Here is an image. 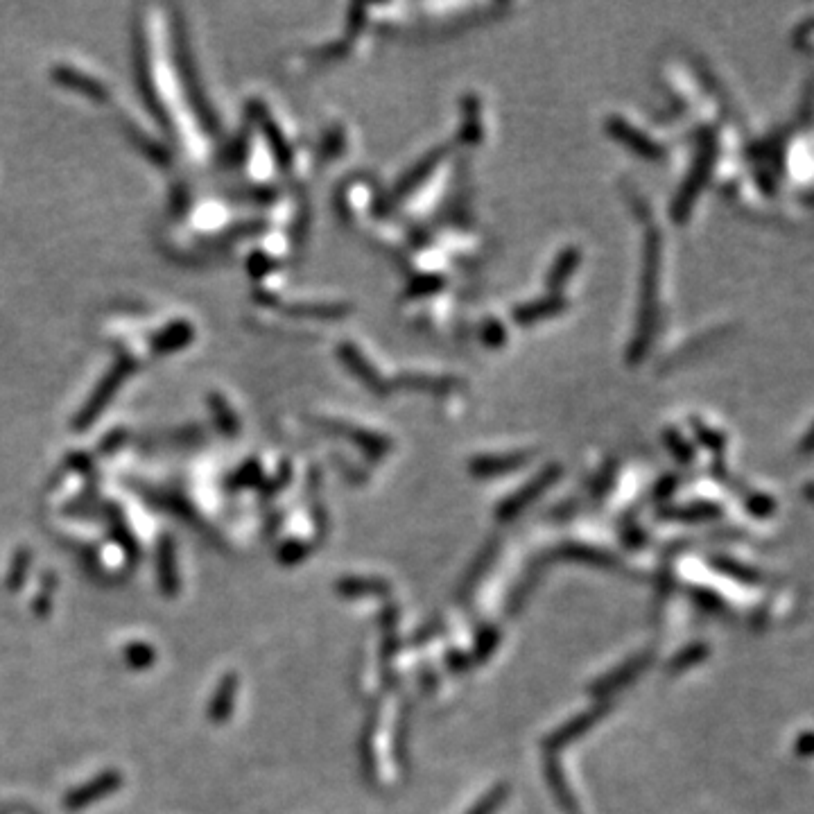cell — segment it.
Returning <instances> with one entry per match:
<instances>
[{
    "label": "cell",
    "instance_id": "cell-1",
    "mask_svg": "<svg viewBox=\"0 0 814 814\" xmlns=\"http://www.w3.org/2000/svg\"><path fill=\"white\" fill-rule=\"evenodd\" d=\"M609 129L613 136H618L620 141H625L631 150H636L638 154H643V157H661V147H658L652 138L645 136L643 132H638V129L629 127L625 120L622 118H611L609 120Z\"/></svg>",
    "mask_w": 814,
    "mask_h": 814
},
{
    "label": "cell",
    "instance_id": "cell-2",
    "mask_svg": "<svg viewBox=\"0 0 814 814\" xmlns=\"http://www.w3.org/2000/svg\"><path fill=\"white\" fill-rule=\"evenodd\" d=\"M561 306H564V301H559V299L536 301V303H530V306L518 310L516 317H518V322H536V319H541V317L559 313Z\"/></svg>",
    "mask_w": 814,
    "mask_h": 814
},
{
    "label": "cell",
    "instance_id": "cell-3",
    "mask_svg": "<svg viewBox=\"0 0 814 814\" xmlns=\"http://www.w3.org/2000/svg\"><path fill=\"white\" fill-rule=\"evenodd\" d=\"M577 265V251L575 249H568L561 254V258L557 261V265L552 267V274H550V288H557V285L564 283L570 272L575 270Z\"/></svg>",
    "mask_w": 814,
    "mask_h": 814
}]
</instances>
